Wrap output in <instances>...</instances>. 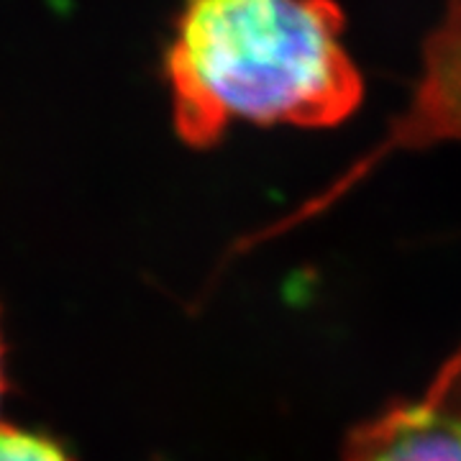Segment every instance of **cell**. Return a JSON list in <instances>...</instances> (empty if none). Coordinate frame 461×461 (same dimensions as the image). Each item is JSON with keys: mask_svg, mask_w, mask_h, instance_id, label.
Masks as SVG:
<instances>
[{"mask_svg": "<svg viewBox=\"0 0 461 461\" xmlns=\"http://www.w3.org/2000/svg\"><path fill=\"white\" fill-rule=\"evenodd\" d=\"M344 29L333 0H180L165 80L182 141L213 147L233 121L341 123L364 95Z\"/></svg>", "mask_w": 461, "mask_h": 461, "instance_id": "cell-1", "label": "cell"}, {"mask_svg": "<svg viewBox=\"0 0 461 461\" xmlns=\"http://www.w3.org/2000/svg\"><path fill=\"white\" fill-rule=\"evenodd\" d=\"M344 461H461V346L423 393L351 430Z\"/></svg>", "mask_w": 461, "mask_h": 461, "instance_id": "cell-2", "label": "cell"}, {"mask_svg": "<svg viewBox=\"0 0 461 461\" xmlns=\"http://www.w3.org/2000/svg\"><path fill=\"white\" fill-rule=\"evenodd\" d=\"M0 461H75L57 441L41 433L0 423Z\"/></svg>", "mask_w": 461, "mask_h": 461, "instance_id": "cell-3", "label": "cell"}, {"mask_svg": "<svg viewBox=\"0 0 461 461\" xmlns=\"http://www.w3.org/2000/svg\"><path fill=\"white\" fill-rule=\"evenodd\" d=\"M5 393V377H3V341H0V397Z\"/></svg>", "mask_w": 461, "mask_h": 461, "instance_id": "cell-4", "label": "cell"}]
</instances>
